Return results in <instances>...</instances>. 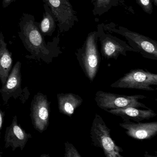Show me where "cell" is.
Segmentation results:
<instances>
[{"mask_svg": "<svg viewBox=\"0 0 157 157\" xmlns=\"http://www.w3.org/2000/svg\"><path fill=\"white\" fill-rule=\"evenodd\" d=\"M146 98V96L142 94L124 95L100 90L95 94L94 100L98 107L107 111L127 107L149 109L147 105L139 101Z\"/></svg>", "mask_w": 157, "mask_h": 157, "instance_id": "5", "label": "cell"}, {"mask_svg": "<svg viewBox=\"0 0 157 157\" xmlns=\"http://www.w3.org/2000/svg\"><path fill=\"white\" fill-rule=\"evenodd\" d=\"M21 67V63L17 61L13 67L6 82L0 89V94L5 104L12 98L25 103L29 98L30 93L28 88L22 89V87Z\"/></svg>", "mask_w": 157, "mask_h": 157, "instance_id": "8", "label": "cell"}, {"mask_svg": "<svg viewBox=\"0 0 157 157\" xmlns=\"http://www.w3.org/2000/svg\"><path fill=\"white\" fill-rule=\"evenodd\" d=\"M50 102L47 96L41 93L36 94L31 104V116L35 129L40 133L47 129L49 124Z\"/></svg>", "mask_w": 157, "mask_h": 157, "instance_id": "10", "label": "cell"}, {"mask_svg": "<svg viewBox=\"0 0 157 157\" xmlns=\"http://www.w3.org/2000/svg\"><path fill=\"white\" fill-rule=\"evenodd\" d=\"M44 12L43 19L39 23V30L44 36H52L56 27L57 21L53 15L49 7L46 4H44Z\"/></svg>", "mask_w": 157, "mask_h": 157, "instance_id": "17", "label": "cell"}, {"mask_svg": "<svg viewBox=\"0 0 157 157\" xmlns=\"http://www.w3.org/2000/svg\"><path fill=\"white\" fill-rule=\"evenodd\" d=\"M90 137L92 144L100 148L106 157H124L121 153L123 148L117 146L111 136V129L106 125L103 118L95 114L91 127Z\"/></svg>", "mask_w": 157, "mask_h": 157, "instance_id": "4", "label": "cell"}, {"mask_svg": "<svg viewBox=\"0 0 157 157\" xmlns=\"http://www.w3.org/2000/svg\"><path fill=\"white\" fill-rule=\"evenodd\" d=\"M39 23L32 14L23 13L19 23L18 35L26 50L30 53L25 57L49 64L62 54L59 46V34L51 42L46 43L39 29Z\"/></svg>", "mask_w": 157, "mask_h": 157, "instance_id": "1", "label": "cell"}, {"mask_svg": "<svg viewBox=\"0 0 157 157\" xmlns=\"http://www.w3.org/2000/svg\"><path fill=\"white\" fill-rule=\"evenodd\" d=\"M91 2L93 6L92 12L94 16H101L117 6H123L134 14L132 8L127 6L124 0H91Z\"/></svg>", "mask_w": 157, "mask_h": 157, "instance_id": "16", "label": "cell"}, {"mask_svg": "<svg viewBox=\"0 0 157 157\" xmlns=\"http://www.w3.org/2000/svg\"><path fill=\"white\" fill-rule=\"evenodd\" d=\"M32 137V135L26 133L18 124L17 116H14L11 124L7 127L4 136V147H11L13 151L18 148L23 150Z\"/></svg>", "mask_w": 157, "mask_h": 157, "instance_id": "11", "label": "cell"}, {"mask_svg": "<svg viewBox=\"0 0 157 157\" xmlns=\"http://www.w3.org/2000/svg\"><path fill=\"white\" fill-rule=\"evenodd\" d=\"M55 16L59 34L68 32L79 21L77 13L70 0H43Z\"/></svg>", "mask_w": 157, "mask_h": 157, "instance_id": "7", "label": "cell"}, {"mask_svg": "<svg viewBox=\"0 0 157 157\" xmlns=\"http://www.w3.org/2000/svg\"><path fill=\"white\" fill-rule=\"evenodd\" d=\"M108 113L120 117L123 120H133L140 122L155 117L157 114L151 109L142 110L136 107H127L121 109H114L106 111Z\"/></svg>", "mask_w": 157, "mask_h": 157, "instance_id": "13", "label": "cell"}, {"mask_svg": "<svg viewBox=\"0 0 157 157\" xmlns=\"http://www.w3.org/2000/svg\"><path fill=\"white\" fill-rule=\"evenodd\" d=\"M97 28L98 40L101 44V52L104 58L117 60L120 55L127 56L128 51L136 52L126 42L105 32L103 23L98 25Z\"/></svg>", "mask_w": 157, "mask_h": 157, "instance_id": "9", "label": "cell"}, {"mask_svg": "<svg viewBox=\"0 0 157 157\" xmlns=\"http://www.w3.org/2000/svg\"><path fill=\"white\" fill-rule=\"evenodd\" d=\"M157 85V75L142 69H131L112 83L111 87L120 89L155 91L151 85Z\"/></svg>", "mask_w": 157, "mask_h": 157, "instance_id": "6", "label": "cell"}, {"mask_svg": "<svg viewBox=\"0 0 157 157\" xmlns=\"http://www.w3.org/2000/svg\"><path fill=\"white\" fill-rule=\"evenodd\" d=\"M5 114L2 111V110L0 109V139H1V129L2 128V124H3V119H4V116ZM2 152L0 147V157H2Z\"/></svg>", "mask_w": 157, "mask_h": 157, "instance_id": "20", "label": "cell"}, {"mask_svg": "<svg viewBox=\"0 0 157 157\" xmlns=\"http://www.w3.org/2000/svg\"><path fill=\"white\" fill-rule=\"evenodd\" d=\"M103 27L106 32L115 33L124 37L127 44L143 57L157 60V41L123 26H117L114 23H103Z\"/></svg>", "mask_w": 157, "mask_h": 157, "instance_id": "3", "label": "cell"}, {"mask_svg": "<svg viewBox=\"0 0 157 157\" xmlns=\"http://www.w3.org/2000/svg\"><path fill=\"white\" fill-rule=\"evenodd\" d=\"M65 157H81L82 156L77 149L70 142H65Z\"/></svg>", "mask_w": 157, "mask_h": 157, "instance_id": "18", "label": "cell"}, {"mask_svg": "<svg viewBox=\"0 0 157 157\" xmlns=\"http://www.w3.org/2000/svg\"><path fill=\"white\" fill-rule=\"evenodd\" d=\"M16 0H2V6L4 9L7 8L12 3L16 1Z\"/></svg>", "mask_w": 157, "mask_h": 157, "instance_id": "21", "label": "cell"}, {"mask_svg": "<svg viewBox=\"0 0 157 157\" xmlns=\"http://www.w3.org/2000/svg\"><path fill=\"white\" fill-rule=\"evenodd\" d=\"M136 2L146 13L150 15L152 13L153 5L151 0H136Z\"/></svg>", "mask_w": 157, "mask_h": 157, "instance_id": "19", "label": "cell"}, {"mask_svg": "<svg viewBox=\"0 0 157 157\" xmlns=\"http://www.w3.org/2000/svg\"><path fill=\"white\" fill-rule=\"evenodd\" d=\"M151 1L155 6H157V0H151Z\"/></svg>", "mask_w": 157, "mask_h": 157, "instance_id": "22", "label": "cell"}, {"mask_svg": "<svg viewBox=\"0 0 157 157\" xmlns=\"http://www.w3.org/2000/svg\"><path fill=\"white\" fill-rule=\"evenodd\" d=\"M119 125L126 130L128 136L137 140H150L157 135V122L149 123L131 122L123 120Z\"/></svg>", "mask_w": 157, "mask_h": 157, "instance_id": "12", "label": "cell"}, {"mask_svg": "<svg viewBox=\"0 0 157 157\" xmlns=\"http://www.w3.org/2000/svg\"><path fill=\"white\" fill-rule=\"evenodd\" d=\"M7 46L4 36L0 32V81L2 86L6 82L13 67L12 53L9 51Z\"/></svg>", "mask_w": 157, "mask_h": 157, "instance_id": "14", "label": "cell"}, {"mask_svg": "<svg viewBox=\"0 0 157 157\" xmlns=\"http://www.w3.org/2000/svg\"><path fill=\"white\" fill-rule=\"evenodd\" d=\"M57 98L59 112L69 117L83 102V99L79 95L70 93L57 94Z\"/></svg>", "mask_w": 157, "mask_h": 157, "instance_id": "15", "label": "cell"}, {"mask_svg": "<svg viewBox=\"0 0 157 157\" xmlns=\"http://www.w3.org/2000/svg\"><path fill=\"white\" fill-rule=\"evenodd\" d=\"M98 36L97 31L89 33L82 46L75 52L80 67L90 82L94 80L100 67L101 56L98 49Z\"/></svg>", "mask_w": 157, "mask_h": 157, "instance_id": "2", "label": "cell"}]
</instances>
